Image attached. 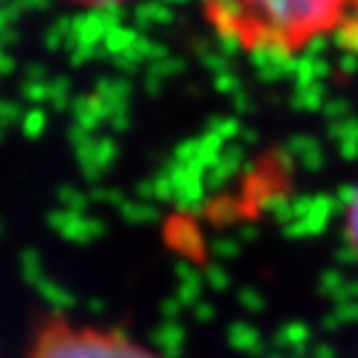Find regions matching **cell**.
Returning a JSON list of instances; mask_svg holds the SVG:
<instances>
[{"instance_id": "2", "label": "cell", "mask_w": 358, "mask_h": 358, "mask_svg": "<svg viewBox=\"0 0 358 358\" xmlns=\"http://www.w3.org/2000/svg\"><path fill=\"white\" fill-rule=\"evenodd\" d=\"M27 358H162L112 329L56 319L38 329Z\"/></svg>"}, {"instance_id": "4", "label": "cell", "mask_w": 358, "mask_h": 358, "mask_svg": "<svg viewBox=\"0 0 358 358\" xmlns=\"http://www.w3.org/2000/svg\"><path fill=\"white\" fill-rule=\"evenodd\" d=\"M348 239L358 252V189L350 199V205H348Z\"/></svg>"}, {"instance_id": "1", "label": "cell", "mask_w": 358, "mask_h": 358, "mask_svg": "<svg viewBox=\"0 0 358 358\" xmlns=\"http://www.w3.org/2000/svg\"><path fill=\"white\" fill-rule=\"evenodd\" d=\"M358 0H202L207 27L234 51L297 59L340 32Z\"/></svg>"}, {"instance_id": "3", "label": "cell", "mask_w": 358, "mask_h": 358, "mask_svg": "<svg viewBox=\"0 0 358 358\" xmlns=\"http://www.w3.org/2000/svg\"><path fill=\"white\" fill-rule=\"evenodd\" d=\"M59 3L77 8V11H115V8H125L136 0H59Z\"/></svg>"}]
</instances>
